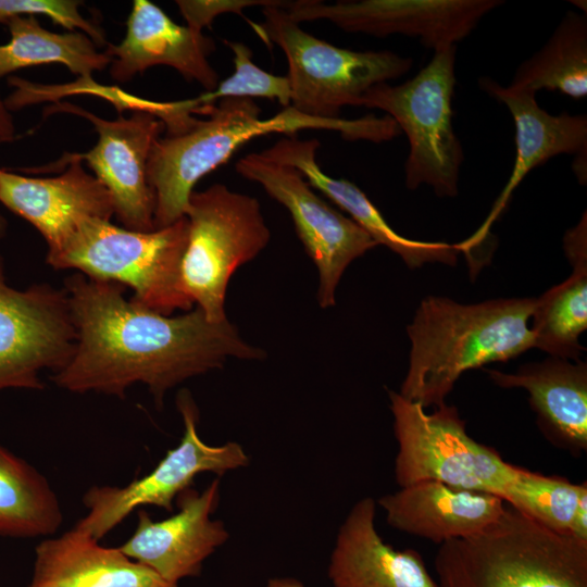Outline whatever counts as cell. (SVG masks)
Masks as SVG:
<instances>
[{
	"mask_svg": "<svg viewBox=\"0 0 587 587\" xmlns=\"http://www.w3.org/2000/svg\"><path fill=\"white\" fill-rule=\"evenodd\" d=\"M64 290L77 340L71 360L51 379L71 392L124 398L132 385L141 383L162 408L170 389L221 369L229 358L266 357L228 320L210 322L198 307L164 315L126 300L123 285L79 272L65 279Z\"/></svg>",
	"mask_w": 587,
	"mask_h": 587,
	"instance_id": "obj_1",
	"label": "cell"
},
{
	"mask_svg": "<svg viewBox=\"0 0 587 587\" xmlns=\"http://www.w3.org/2000/svg\"><path fill=\"white\" fill-rule=\"evenodd\" d=\"M535 298L462 304L429 296L408 326L410 362L400 395L439 408L462 373L508 361L535 347L528 321Z\"/></svg>",
	"mask_w": 587,
	"mask_h": 587,
	"instance_id": "obj_2",
	"label": "cell"
},
{
	"mask_svg": "<svg viewBox=\"0 0 587 587\" xmlns=\"http://www.w3.org/2000/svg\"><path fill=\"white\" fill-rule=\"evenodd\" d=\"M261 113L250 98L221 99L204 110L207 118H196L185 132L155 141L148 161V180L155 196L154 229L185 216L196 184L255 137L272 133L296 136L311 128L336 130L348 140H358L364 133L361 118H319L291 105L268 118Z\"/></svg>",
	"mask_w": 587,
	"mask_h": 587,
	"instance_id": "obj_3",
	"label": "cell"
},
{
	"mask_svg": "<svg viewBox=\"0 0 587 587\" xmlns=\"http://www.w3.org/2000/svg\"><path fill=\"white\" fill-rule=\"evenodd\" d=\"M434 564L438 587H587V539L505 502L480 532L441 544Z\"/></svg>",
	"mask_w": 587,
	"mask_h": 587,
	"instance_id": "obj_4",
	"label": "cell"
},
{
	"mask_svg": "<svg viewBox=\"0 0 587 587\" xmlns=\"http://www.w3.org/2000/svg\"><path fill=\"white\" fill-rule=\"evenodd\" d=\"M188 239V221L150 232L130 230L110 221L83 223L64 248L47 263L57 270L75 268L101 280L130 287L134 303L171 315L190 311L193 302L180 286V266Z\"/></svg>",
	"mask_w": 587,
	"mask_h": 587,
	"instance_id": "obj_5",
	"label": "cell"
},
{
	"mask_svg": "<svg viewBox=\"0 0 587 587\" xmlns=\"http://www.w3.org/2000/svg\"><path fill=\"white\" fill-rule=\"evenodd\" d=\"M455 51H434L430 61L400 85L380 83L369 89L359 107L385 111L404 133L409 154L404 165L410 190L426 184L438 197H455L463 150L452 125Z\"/></svg>",
	"mask_w": 587,
	"mask_h": 587,
	"instance_id": "obj_6",
	"label": "cell"
},
{
	"mask_svg": "<svg viewBox=\"0 0 587 587\" xmlns=\"http://www.w3.org/2000/svg\"><path fill=\"white\" fill-rule=\"evenodd\" d=\"M388 396L398 444L395 476L400 487L437 480L508 501L524 469L471 438L454 407L444 404L426 413L399 392L388 390Z\"/></svg>",
	"mask_w": 587,
	"mask_h": 587,
	"instance_id": "obj_7",
	"label": "cell"
},
{
	"mask_svg": "<svg viewBox=\"0 0 587 587\" xmlns=\"http://www.w3.org/2000/svg\"><path fill=\"white\" fill-rule=\"evenodd\" d=\"M272 1L262 10L260 25L266 43H276L288 62L290 105L302 114L337 120L346 105L359 107L373 86L397 79L412 60L389 50L354 51L334 46L304 32Z\"/></svg>",
	"mask_w": 587,
	"mask_h": 587,
	"instance_id": "obj_8",
	"label": "cell"
},
{
	"mask_svg": "<svg viewBox=\"0 0 587 587\" xmlns=\"http://www.w3.org/2000/svg\"><path fill=\"white\" fill-rule=\"evenodd\" d=\"M185 216L188 239L180 266L184 294L213 323L227 320L226 290L232 275L270 242L260 202L213 184L192 191Z\"/></svg>",
	"mask_w": 587,
	"mask_h": 587,
	"instance_id": "obj_9",
	"label": "cell"
},
{
	"mask_svg": "<svg viewBox=\"0 0 587 587\" xmlns=\"http://www.w3.org/2000/svg\"><path fill=\"white\" fill-rule=\"evenodd\" d=\"M176 405L184 422L178 446L167 450L149 474L123 487L91 486L83 496L88 512L75 527L100 541L139 507L154 505L173 512L174 500L191 487L198 474L222 476L249 464L250 459L238 442L212 446L200 438L199 411L188 390L178 392Z\"/></svg>",
	"mask_w": 587,
	"mask_h": 587,
	"instance_id": "obj_10",
	"label": "cell"
},
{
	"mask_svg": "<svg viewBox=\"0 0 587 587\" xmlns=\"http://www.w3.org/2000/svg\"><path fill=\"white\" fill-rule=\"evenodd\" d=\"M236 172L262 186L291 215L297 235L319 274L317 302L325 309L348 265L377 242L353 220L319 197L295 167L267 158L262 151L239 159Z\"/></svg>",
	"mask_w": 587,
	"mask_h": 587,
	"instance_id": "obj_11",
	"label": "cell"
},
{
	"mask_svg": "<svg viewBox=\"0 0 587 587\" xmlns=\"http://www.w3.org/2000/svg\"><path fill=\"white\" fill-rule=\"evenodd\" d=\"M76 340L66 291L47 284L9 286L0 257V391L42 389L39 373L64 367Z\"/></svg>",
	"mask_w": 587,
	"mask_h": 587,
	"instance_id": "obj_12",
	"label": "cell"
},
{
	"mask_svg": "<svg viewBox=\"0 0 587 587\" xmlns=\"http://www.w3.org/2000/svg\"><path fill=\"white\" fill-rule=\"evenodd\" d=\"M501 0H319L283 1L298 24L327 20L348 33L375 37L400 34L434 51L457 46Z\"/></svg>",
	"mask_w": 587,
	"mask_h": 587,
	"instance_id": "obj_13",
	"label": "cell"
},
{
	"mask_svg": "<svg viewBox=\"0 0 587 587\" xmlns=\"http://www.w3.org/2000/svg\"><path fill=\"white\" fill-rule=\"evenodd\" d=\"M47 112L75 114L93 125L97 143L85 153L74 152L75 155L87 162L108 189L114 215L124 228L153 230L155 196L148 180V161L165 129L163 122L154 114L139 110L129 117L105 120L70 102H57Z\"/></svg>",
	"mask_w": 587,
	"mask_h": 587,
	"instance_id": "obj_14",
	"label": "cell"
},
{
	"mask_svg": "<svg viewBox=\"0 0 587 587\" xmlns=\"http://www.w3.org/2000/svg\"><path fill=\"white\" fill-rule=\"evenodd\" d=\"M82 162L75 153H65L54 166H67L53 177L0 168V202L41 234L47 258L59 253L86 221L114 215L110 192Z\"/></svg>",
	"mask_w": 587,
	"mask_h": 587,
	"instance_id": "obj_15",
	"label": "cell"
},
{
	"mask_svg": "<svg viewBox=\"0 0 587 587\" xmlns=\"http://www.w3.org/2000/svg\"><path fill=\"white\" fill-rule=\"evenodd\" d=\"M482 90L502 102L510 111L515 125L516 154L511 175L489 214L478 229L467 239L455 243L467 258L471 252L488 240L492 224L503 213L513 191L536 166L559 154L575 155L573 171L582 185L587 179V117L563 112L552 115L541 109L529 92H514L498 82L482 77Z\"/></svg>",
	"mask_w": 587,
	"mask_h": 587,
	"instance_id": "obj_16",
	"label": "cell"
},
{
	"mask_svg": "<svg viewBox=\"0 0 587 587\" xmlns=\"http://www.w3.org/2000/svg\"><path fill=\"white\" fill-rule=\"evenodd\" d=\"M218 502L220 478L202 491L190 487L177 496L178 511L167 519L155 521L140 510L134 534L118 548L170 583L198 576L229 537L225 524L211 517Z\"/></svg>",
	"mask_w": 587,
	"mask_h": 587,
	"instance_id": "obj_17",
	"label": "cell"
},
{
	"mask_svg": "<svg viewBox=\"0 0 587 587\" xmlns=\"http://www.w3.org/2000/svg\"><path fill=\"white\" fill-rule=\"evenodd\" d=\"M213 41L201 32L182 26L148 0L133 1L126 34L117 45L108 43L111 77L128 82L150 67L165 65L205 91L216 88L218 74L208 60Z\"/></svg>",
	"mask_w": 587,
	"mask_h": 587,
	"instance_id": "obj_18",
	"label": "cell"
},
{
	"mask_svg": "<svg viewBox=\"0 0 587 587\" xmlns=\"http://www.w3.org/2000/svg\"><path fill=\"white\" fill-rule=\"evenodd\" d=\"M375 515L376 502L365 497L339 527L328 563L334 587H438L419 552L384 542Z\"/></svg>",
	"mask_w": 587,
	"mask_h": 587,
	"instance_id": "obj_19",
	"label": "cell"
},
{
	"mask_svg": "<svg viewBox=\"0 0 587 587\" xmlns=\"http://www.w3.org/2000/svg\"><path fill=\"white\" fill-rule=\"evenodd\" d=\"M394 528L437 544L474 535L502 514L505 501L495 495L422 480L379 498Z\"/></svg>",
	"mask_w": 587,
	"mask_h": 587,
	"instance_id": "obj_20",
	"label": "cell"
},
{
	"mask_svg": "<svg viewBox=\"0 0 587 587\" xmlns=\"http://www.w3.org/2000/svg\"><path fill=\"white\" fill-rule=\"evenodd\" d=\"M502 388H523L537 424L557 447L579 454L587 450V364L550 357L523 364L515 373L487 370Z\"/></svg>",
	"mask_w": 587,
	"mask_h": 587,
	"instance_id": "obj_21",
	"label": "cell"
},
{
	"mask_svg": "<svg viewBox=\"0 0 587 587\" xmlns=\"http://www.w3.org/2000/svg\"><path fill=\"white\" fill-rule=\"evenodd\" d=\"M317 139L286 136L262 152L270 159L297 168L311 185L350 215L376 242L399 254L409 267L427 262L457 263L459 250L442 241L408 239L396 233L366 195L345 178L325 174L316 161Z\"/></svg>",
	"mask_w": 587,
	"mask_h": 587,
	"instance_id": "obj_22",
	"label": "cell"
},
{
	"mask_svg": "<svg viewBox=\"0 0 587 587\" xmlns=\"http://www.w3.org/2000/svg\"><path fill=\"white\" fill-rule=\"evenodd\" d=\"M28 587H178L77 527L35 548Z\"/></svg>",
	"mask_w": 587,
	"mask_h": 587,
	"instance_id": "obj_23",
	"label": "cell"
},
{
	"mask_svg": "<svg viewBox=\"0 0 587 587\" xmlns=\"http://www.w3.org/2000/svg\"><path fill=\"white\" fill-rule=\"evenodd\" d=\"M510 91L587 96V14L567 11L548 41L516 68Z\"/></svg>",
	"mask_w": 587,
	"mask_h": 587,
	"instance_id": "obj_24",
	"label": "cell"
},
{
	"mask_svg": "<svg viewBox=\"0 0 587 587\" xmlns=\"http://www.w3.org/2000/svg\"><path fill=\"white\" fill-rule=\"evenodd\" d=\"M5 25L10 33L7 43L0 45V78L30 66L60 63L79 78L111 64L107 51L82 32L54 33L45 28L36 16H17Z\"/></svg>",
	"mask_w": 587,
	"mask_h": 587,
	"instance_id": "obj_25",
	"label": "cell"
},
{
	"mask_svg": "<svg viewBox=\"0 0 587 587\" xmlns=\"http://www.w3.org/2000/svg\"><path fill=\"white\" fill-rule=\"evenodd\" d=\"M62 522L60 501L48 479L0 446V536L49 537Z\"/></svg>",
	"mask_w": 587,
	"mask_h": 587,
	"instance_id": "obj_26",
	"label": "cell"
},
{
	"mask_svg": "<svg viewBox=\"0 0 587 587\" xmlns=\"http://www.w3.org/2000/svg\"><path fill=\"white\" fill-rule=\"evenodd\" d=\"M573 273L536 299L532 314L535 347L551 357L578 360L587 328V252L566 254Z\"/></svg>",
	"mask_w": 587,
	"mask_h": 587,
	"instance_id": "obj_27",
	"label": "cell"
},
{
	"mask_svg": "<svg viewBox=\"0 0 587 587\" xmlns=\"http://www.w3.org/2000/svg\"><path fill=\"white\" fill-rule=\"evenodd\" d=\"M587 486L558 476L523 471L507 503L527 513L548 527L587 539L578 522V504Z\"/></svg>",
	"mask_w": 587,
	"mask_h": 587,
	"instance_id": "obj_28",
	"label": "cell"
},
{
	"mask_svg": "<svg viewBox=\"0 0 587 587\" xmlns=\"http://www.w3.org/2000/svg\"><path fill=\"white\" fill-rule=\"evenodd\" d=\"M233 52L234 73L220 82L212 91L195 98L199 113L225 98L262 97L276 100L284 108L290 105L291 89L286 76L274 75L260 68L252 61L251 49L238 41L223 40Z\"/></svg>",
	"mask_w": 587,
	"mask_h": 587,
	"instance_id": "obj_29",
	"label": "cell"
},
{
	"mask_svg": "<svg viewBox=\"0 0 587 587\" xmlns=\"http://www.w3.org/2000/svg\"><path fill=\"white\" fill-rule=\"evenodd\" d=\"M76 0H0V23L17 16L45 15L68 32L86 34L97 46L108 45L103 30L83 16Z\"/></svg>",
	"mask_w": 587,
	"mask_h": 587,
	"instance_id": "obj_30",
	"label": "cell"
},
{
	"mask_svg": "<svg viewBox=\"0 0 587 587\" xmlns=\"http://www.w3.org/2000/svg\"><path fill=\"white\" fill-rule=\"evenodd\" d=\"M273 0H178L176 4L187 26L201 32L224 13H235L246 18L242 10L249 7H266Z\"/></svg>",
	"mask_w": 587,
	"mask_h": 587,
	"instance_id": "obj_31",
	"label": "cell"
},
{
	"mask_svg": "<svg viewBox=\"0 0 587 587\" xmlns=\"http://www.w3.org/2000/svg\"><path fill=\"white\" fill-rule=\"evenodd\" d=\"M16 127L12 112L9 110L4 98L0 92V142L14 140Z\"/></svg>",
	"mask_w": 587,
	"mask_h": 587,
	"instance_id": "obj_32",
	"label": "cell"
},
{
	"mask_svg": "<svg viewBox=\"0 0 587 587\" xmlns=\"http://www.w3.org/2000/svg\"><path fill=\"white\" fill-rule=\"evenodd\" d=\"M265 587H307L300 580L292 577H274L268 579Z\"/></svg>",
	"mask_w": 587,
	"mask_h": 587,
	"instance_id": "obj_33",
	"label": "cell"
},
{
	"mask_svg": "<svg viewBox=\"0 0 587 587\" xmlns=\"http://www.w3.org/2000/svg\"><path fill=\"white\" fill-rule=\"evenodd\" d=\"M7 230V220L0 214V239L4 236Z\"/></svg>",
	"mask_w": 587,
	"mask_h": 587,
	"instance_id": "obj_34",
	"label": "cell"
},
{
	"mask_svg": "<svg viewBox=\"0 0 587 587\" xmlns=\"http://www.w3.org/2000/svg\"><path fill=\"white\" fill-rule=\"evenodd\" d=\"M575 7L579 8L580 9V12L583 13H586L587 12V9H586V1H571Z\"/></svg>",
	"mask_w": 587,
	"mask_h": 587,
	"instance_id": "obj_35",
	"label": "cell"
}]
</instances>
